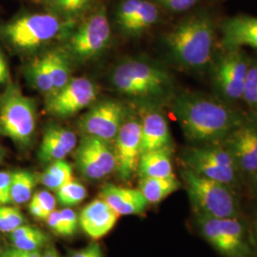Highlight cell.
Wrapping results in <instances>:
<instances>
[{
    "label": "cell",
    "instance_id": "obj_1",
    "mask_svg": "<svg viewBox=\"0 0 257 257\" xmlns=\"http://www.w3.org/2000/svg\"><path fill=\"white\" fill-rule=\"evenodd\" d=\"M170 103L185 138L193 145L221 143L246 116L221 97L202 92H178Z\"/></svg>",
    "mask_w": 257,
    "mask_h": 257
},
{
    "label": "cell",
    "instance_id": "obj_2",
    "mask_svg": "<svg viewBox=\"0 0 257 257\" xmlns=\"http://www.w3.org/2000/svg\"><path fill=\"white\" fill-rule=\"evenodd\" d=\"M114 91L141 106L160 107L175 93V78L165 67L146 57L122 60L110 73Z\"/></svg>",
    "mask_w": 257,
    "mask_h": 257
},
{
    "label": "cell",
    "instance_id": "obj_3",
    "mask_svg": "<svg viewBox=\"0 0 257 257\" xmlns=\"http://www.w3.org/2000/svg\"><path fill=\"white\" fill-rule=\"evenodd\" d=\"M216 28L207 14L192 15L168 31L163 37L173 62L190 72H205L215 58Z\"/></svg>",
    "mask_w": 257,
    "mask_h": 257
},
{
    "label": "cell",
    "instance_id": "obj_4",
    "mask_svg": "<svg viewBox=\"0 0 257 257\" xmlns=\"http://www.w3.org/2000/svg\"><path fill=\"white\" fill-rule=\"evenodd\" d=\"M76 24L48 12L26 14L3 25L1 35L13 48L28 53L51 41L66 39Z\"/></svg>",
    "mask_w": 257,
    "mask_h": 257
},
{
    "label": "cell",
    "instance_id": "obj_5",
    "mask_svg": "<svg viewBox=\"0 0 257 257\" xmlns=\"http://www.w3.org/2000/svg\"><path fill=\"white\" fill-rule=\"evenodd\" d=\"M198 233L223 257H257L256 240L241 217L212 218L195 214Z\"/></svg>",
    "mask_w": 257,
    "mask_h": 257
},
{
    "label": "cell",
    "instance_id": "obj_6",
    "mask_svg": "<svg viewBox=\"0 0 257 257\" xmlns=\"http://www.w3.org/2000/svg\"><path fill=\"white\" fill-rule=\"evenodd\" d=\"M182 177L194 214L212 218L240 217V202L232 187L188 169H184Z\"/></svg>",
    "mask_w": 257,
    "mask_h": 257
},
{
    "label": "cell",
    "instance_id": "obj_7",
    "mask_svg": "<svg viewBox=\"0 0 257 257\" xmlns=\"http://www.w3.org/2000/svg\"><path fill=\"white\" fill-rule=\"evenodd\" d=\"M37 120L36 100L26 96L17 85H8L0 94V133L19 147H29Z\"/></svg>",
    "mask_w": 257,
    "mask_h": 257
},
{
    "label": "cell",
    "instance_id": "obj_8",
    "mask_svg": "<svg viewBox=\"0 0 257 257\" xmlns=\"http://www.w3.org/2000/svg\"><path fill=\"white\" fill-rule=\"evenodd\" d=\"M111 30L106 7L100 5L85 16L65 39V52L73 62H86L102 54L110 44Z\"/></svg>",
    "mask_w": 257,
    "mask_h": 257
},
{
    "label": "cell",
    "instance_id": "obj_9",
    "mask_svg": "<svg viewBox=\"0 0 257 257\" xmlns=\"http://www.w3.org/2000/svg\"><path fill=\"white\" fill-rule=\"evenodd\" d=\"M185 169L235 189L238 183L237 166L229 151L221 143L193 145L182 155Z\"/></svg>",
    "mask_w": 257,
    "mask_h": 257
},
{
    "label": "cell",
    "instance_id": "obj_10",
    "mask_svg": "<svg viewBox=\"0 0 257 257\" xmlns=\"http://www.w3.org/2000/svg\"><path fill=\"white\" fill-rule=\"evenodd\" d=\"M249 58L242 49L223 50L212 62V83L221 98L228 102L242 99Z\"/></svg>",
    "mask_w": 257,
    "mask_h": 257
},
{
    "label": "cell",
    "instance_id": "obj_11",
    "mask_svg": "<svg viewBox=\"0 0 257 257\" xmlns=\"http://www.w3.org/2000/svg\"><path fill=\"white\" fill-rule=\"evenodd\" d=\"M98 87L87 77H72L60 90L45 98V110L55 117L67 118L92 106L98 95Z\"/></svg>",
    "mask_w": 257,
    "mask_h": 257
},
{
    "label": "cell",
    "instance_id": "obj_12",
    "mask_svg": "<svg viewBox=\"0 0 257 257\" xmlns=\"http://www.w3.org/2000/svg\"><path fill=\"white\" fill-rule=\"evenodd\" d=\"M128 114V110L122 102L105 99L93 104L81 116L78 126L84 136L113 143Z\"/></svg>",
    "mask_w": 257,
    "mask_h": 257
},
{
    "label": "cell",
    "instance_id": "obj_13",
    "mask_svg": "<svg viewBox=\"0 0 257 257\" xmlns=\"http://www.w3.org/2000/svg\"><path fill=\"white\" fill-rule=\"evenodd\" d=\"M75 164L79 173L87 179L105 178L115 171L113 144L100 138L83 136L75 151Z\"/></svg>",
    "mask_w": 257,
    "mask_h": 257
},
{
    "label": "cell",
    "instance_id": "obj_14",
    "mask_svg": "<svg viewBox=\"0 0 257 257\" xmlns=\"http://www.w3.org/2000/svg\"><path fill=\"white\" fill-rule=\"evenodd\" d=\"M221 144L237 166L240 175L250 177L257 171V114H246L244 120Z\"/></svg>",
    "mask_w": 257,
    "mask_h": 257
},
{
    "label": "cell",
    "instance_id": "obj_15",
    "mask_svg": "<svg viewBox=\"0 0 257 257\" xmlns=\"http://www.w3.org/2000/svg\"><path fill=\"white\" fill-rule=\"evenodd\" d=\"M115 171L122 180H128L138 171L141 146L140 119L128 113L113 141Z\"/></svg>",
    "mask_w": 257,
    "mask_h": 257
},
{
    "label": "cell",
    "instance_id": "obj_16",
    "mask_svg": "<svg viewBox=\"0 0 257 257\" xmlns=\"http://www.w3.org/2000/svg\"><path fill=\"white\" fill-rule=\"evenodd\" d=\"M160 12L150 0H122L116 10L115 20L120 30L130 36L145 33L156 24Z\"/></svg>",
    "mask_w": 257,
    "mask_h": 257
},
{
    "label": "cell",
    "instance_id": "obj_17",
    "mask_svg": "<svg viewBox=\"0 0 257 257\" xmlns=\"http://www.w3.org/2000/svg\"><path fill=\"white\" fill-rule=\"evenodd\" d=\"M139 119L141 125V154L172 147L171 131L160 107L141 106Z\"/></svg>",
    "mask_w": 257,
    "mask_h": 257
},
{
    "label": "cell",
    "instance_id": "obj_18",
    "mask_svg": "<svg viewBox=\"0 0 257 257\" xmlns=\"http://www.w3.org/2000/svg\"><path fill=\"white\" fill-rule=\"evenodd\" d=\"M222 50L248 47L257 52V18L239 15L224 19L220 25Z\"/></svg>",
    "mask_w": 257,
    "mask_h": 257
},
{
    "label": "cell",
    "instance_id": "obj_19",
    "mask_svg": "<svg viewBox=\"0 0 257 257\" xmlns=\"http://www.w3.org/2000/svg\"><path fill=\"white\" fill-rule=\"evenodd\" d=\"M119 217V214L102 198L89 203L78 216L79 226L83 231L93 240L106 236L114 228Z\"/></svg>",
    "mask_w": 257,
    "mask_h": 257
},
{
    "label": "cell",
    "instance_id": "obj_20",
    "mask_svg": "<svg viewBox=\"0 0 257 257\" xmlns=\"http://www.w3.org/2000/svg\"><path fill=\"white\" fill-rule=\"evenodd\" d=\"M77 145L73 131L57 124L47 126L38 150V158L42 163H52L65 159Z\"/></svg>",
    "mask_w": 257,
    "mask_h": 257
},
{
    "label": "cell",
    "instance_id": "obj_21",
    "mask_svg": "<svg viewBox=\"0 0 257 257\" xmlns=\"http://www.w3.org/2000/svg\"><path fill=\"white\" fill-rule=\"evenodd\" d=\"M100 198L120 216L141 214L149 205L139 189L120 187L114 184H106L102 187Z\"/></svg>",
    "mask_w": 257,
    "mask_h": 257
},
{
    "label": "cell",
    "instance_id": "obj_22",
    "mask_svg": "<svg viewBox=\"0 0 257 257\" xmlns=\"http://www.w3.org/2000/svg\"><path fill=\"white\" fill-rule=\"evenodd\" d=\"M172 151L173 148L166 147L141 154L137 171L139 177H170L175 175Z\"/></svg>",
    "mask_w": 257,
    "mask_h": 257
},
{
    "label": "cell",
    "instance_id": "obj_23",
    "mask_svg": "<svg viewBox=\"0 0 257 257\" xmlns=\"http://www.w3.org/2000/svg\"><path fill=\"white\" fill-rule=\"evenodd\" d=\"M48 13L59 19L77 23L94 7L96 0H36Z\"/></svg>",
    "mask_w": 257,
    "mask_h": 257
},
{
    "label": "cell",
    "instance_id": "obj_24",
    "mask_svg": "<svg viewBox=\"0 0 257 257\" xmlns=\"http://www.w3.org/2000/svg\"><path fill=\"white\" fill-rule=\"evenodd\" d=\"M180 186L181 184L175 175L170 177H141L138 189L149 204H158L178 191Z\"/></svg>",
    "mask_w": 257,
    "mask_h": 257
},
{
    "label": "cell",
    "instance_id": "obj_25",
    "mask_svg": "<svg viewBox=\"0 0 257 257\" xmlns=\"http://www.w3.org/2000/svg\"><path fill=\"white\" fill-rule=\"evenodd\" d=\"M24 74L29 84L45 96L54 92L46 53L32 59L25 66Z\"/></svg>",
    "mask_w": 257,
    "mask_h": 257
},
{
    "label": "cell",
    "instance_id": "obj_26",
    "mask_svg": "<svg viewBox=\"0 0 257 257\" xmlns=\"http://www.w3.org/2000/svg\"><path fill=\"white\" fill-rule=\"evenodd\" d=\"M46 55L54 92H56L72 79L73 61L62 47L52 49L46 52Z\"/></svg>",
    "mask_w": 257,
    "mask_h": 257
},
{
    "label": "cell",
    "instance_id": "obj_27",
    "mask_svg": "<svg viewBox=\"0 0 257 257\" xmlns=\"http://www.w3.org/2000/svg\"><path fill=\"white\" fill-rule=\"evenodd\" d=\"M9 238L13 247L29 251L39 250L48 242L44 232L31 225L24 224L10 232Z\"/></svg>",
    "mask_w": 257,
    "mask_h": 257
},
{
    "label": "cell",
    "instance_id": "obj_28",
    "mask_svg": "<svg viewBox=\"0 0 257 257\" xmlns=\"http://www.w3.org/2000/svg\"><path fill=\"white\" fill-rule=\"evenodd\" d=\"M36 176L27 170L12 172L11 199L16 205L30 202L36 186Z\"/></svg>",
    "mask_w": 257,
    "mask_h": 257
},
{
    "label": "cell",
    "instance_id": "obj_29",
    "mask_svg": "<svg viewBox=\"0 0 257 257\" xmlns=\"http://www.w3.org/2000/svg\"><path fill=\"white\" fill-rule=\"evenodd\" d=\"M73 179V167L65 159L50 163L45 172L39 177V181L43 186L55 192Z\"/></svg>",
    "mask_w": 257,
    "mask_h": 257
},
{
    "label": "cell",
    "instance_id": "obj_30",
    "mask_svg": "<svg viewBox=\"0 0 257 257\" xmlns=\"http://www.w3.org/2000/svg\"><path fill=\"white\" fill-rule=\"evenodd\" d=\"M56 199L65 208H70L83 202L87 197V190L82 185L75 180H72L62 186L56 192Z\"/></svg>",
    "mask_w": 257,
    "mask_h": 257
},
{
    "label": "cell",
    "instance_id": "obj_31",
    "mask_svg": "<svg viewBox=\"0 0 257 257\" xmlns=\"http://www.w3.org/2000/svg\"><path fill=\"white\" fill-rule=\"evenodd\" d=\"M24 216L18 208L0 206V232L10 233L24 223Z\"/></svg>",
    "mask_w": 257,
    "mask_h": 257
},
{
    "label": "cell",
    "instance_id": "obj_32",
    "mask_svg": "<svg viewBox=\"0 0 257 257\" xmlns=\"http://www.w3.org/2000/svg\"><path fill=\"white\" fill-rule=\"evenodd\" d=\"M160 7L172 13H183L192 9L198 0H155Z\"/></svg>",
    "mask_w": 257,
    "mask_h": 257
},
{
    "label": "cell",
    "instance_id": "obj_33",
    "mask_svg": "<svg viewBox=\"0 0 257 257\" xmlns=\"http://www.w3.org/2000/svg\"><path fill=\"white\" fill-rule=\"evenodd\" d=\"M30 202L36 203L51 214L55 210L56 198L48 191H39L33 194Z\"/></svg>",
    "mask_w": 257,
    "mask_h": 257
},
{
    "label": "cell",
    "instance_id": "obj_34",
    "mask_svg": "<svg viewBox=\"0 0 257 257\" xmlns=\"http://www.w3.org/2000/svg\"><path fill=\"white\" fill-rule=\"evenodd\" d=\"M11 184L12 173L7 171H0V206L9 205L12 203Z\"/></svg>",
    "mask_w": 257,
    "mask_h": 257
},
{
    "label": "cell",
    "instance_id": "obj_35",
    "mask_svg": "<svg viewBox=\"0 0 257 257\" xmlns=\"http://www.w3.org/2000/svg\"><path fill=\"white\" fill-rule=\"evenodd\" d=\"M59 212H60L62 219L64 221L68 236L74 235L79 227L78 215L71 208H64L62 210H59Z\"/></svg>",
    "mask_w": 257,
    "mask_h": 257
},
{
    "label": "cell",
    "instance_id": "obj_36",
    "mask_svg": "<svg viewBox=\"0 0 257 257\" xmlns=\"http://www.w3.org/2000/svg\"><path fill=\"white\" fill-rule=\"evenodd\" d=\"M49 228L55 232V234L67 237L68 233L65 227L64 221L62 219L59 211H53L46 219Z\"/></svg>",
    "mask_w": 257,
    "mask_h": 257
},
{
    "label": "cell",
    "instance_id": "obj_37",
    "mask_svg": "<svg viewBox=\"0 0 257 257\" xmlns=\"http://www.w3.org/2000/svg\"><path fill=\"white\" fill-rule=\"evenodd\" d=\"M0 257H42V254L39 252V250L35 251H29L19 249L15 247L2 249Z\"/></svg>",
    "mask_w": 257,
    "mask_h": 257
},
{
    "label": "cell",
    "instance_id": "obj_38",
    "mask_svg": "<svg viewBox=\"0 0 257 257\" xmlns=\"http://www.w3.org/2000/svg\"><path fill=\"white\" fill-rule=\"evenodd\" d=\"M100 250V246L97 243H93L92 245L74 252L73 257H95Z\"/></svg>",
    "mask_w": 257,
    "mask_h": 257
},
{
    "label": "cell",
    "instance_id": "obj_39",
    "mask_svg": "<svg viewBox=\"0 0 257 257\" xmlns=\"http://www.w3.org/2000/svg\"><path fill=\"white\" fill-rule=\"evenodd\" d=\"M9 78V70L6 60L0 52V84L6 82Z\"/></svg>",
    "mask_w": 257,
    "mask_h": 257
},
{
    "label": "cell",
    "instance_id": "obj_40",
    "mask_svg": "<svg viewBox=\"0 0 257 257\" xmlns=\"http://www.w3.org/2000/svg\"><path fill=\"white\" fill-rule=\"evenodd\" d=\"M248 179H249L250 192L252 193V195L257 198V171L250 177H248Z\"/></svg>",
    "mask_w": 257,
    "mask_h": 257
},
{
    "label": "cell",
    "instance_id": "obj_41",
    "mask_svg": "<svg viewBox=\"0 0 257 257\" xmlns=\"http://www.w3.org/2000/svg\"><path fill=\"white\" fill-rule=\"evenodd\" d=\"M42 257H60L58 252L54 248H50L42 254Z\"/></svg>",
    "mask_w": 257,
    "mask_h": 257
},
{
    "label": "cell",
    "instance_id": "obj_42",
    "mask_svg": "<svg viewBox=\"0 0 257 257\" xmlns=\"http://www.w3.org/2000/svg\"><path fill=\"white\" fill-rule=\"evenodd\" d=\"M252 234H253V236H254V238L256 240L257 242V212L256 214L254 215V217H253V222H252Z\"/></svg>",
    "mask_w": 257,
    "mask_h": 257
},
{
    "label": "cell",
    "instance_id": "obj_43",
    "mask_svg": "<svg viewBox=\"0 0 257 257\" xmlns=\"http://www.w3.org/2000/svg\"><path fill=\"white\" fill-rule=\"evenodd\" d=\"M95 257H103V255H102L101 250H100V251L95 255Z\"/></svg>",
    "mask_w": 257,
    "mask_h": 257
},
{
    "label": "cell",
    "instance_id": "obj_44",
    "mask_svg": "<svg viewBox=\"0 0 257 257\" xmlns=\"http://www.w3.org/2000/svg\"><path fill=\"white\" fill-rule=\"evenodd\" d=\"M1 160H2V150L0 148V162H1Z\"/></svg>",
    "mask_w": 257,
    "mask_h": 257
}]
</instances>
